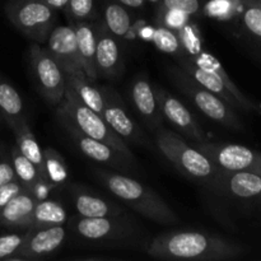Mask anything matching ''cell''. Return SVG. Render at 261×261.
<instances>
[{
    "label": "cell",
    "mask_w": 261,
    "mask_h": 261,
    "mask_svg": "<svg viewBox=\"0 0 261 261\" xmlns=\"http://www.w3.org/2000/svg\"><path fill=\"white\" fill-rule=\"evenodd\" d=\"M155 143L161 153L184 175L206 186L219 189L222 168L201 150L189 145L176 133L160 127L155 134Z\"/></svg>",
    "instance_id": "cell-3"
},
{
    "label": "cell",
    "mask_w": 261,
    "mask_h": 261,
    "mask_svg": "<svg viewBox=\"0 0 261 261\" xmlns=\"http://www.w3.org/2000/svg\"><path fill=\"white\" fill-rule=\"evenodd\" d=\"M147 254L154 259L221 261L242 256L241 245L203 231H170L158 234L147 245Z\"/></svg>",
    "instance_id": "cell-1"
},
{
    "label": "cell",
    "mask_w": 261,
    "mask_h": 261,
    "mask_svg": "<svg viewBox=\"0 0 261 261\" xmlns=\"http://www.w3.org/2000/svg\"><path fill=\"white\" fill-rule=\"evenodd\" d=\"M17 180L12 161H0V186Z\"/></svg>",
    "instance_id": "cell-38"
},
{
    "label": "cell",
    "mask_w": 261,
    "mask_h": 261,
    "mask_svg": "<svg viewBox=\"0 0 261 261\" xmlns=\"http://www.w3.org/2000/svg\"><path fill=\"white\" fill-rule=\"evenodd\" d=\"M71 22H84L94 17V0H69L65 7Z\"/></svg>",
    "instance_id": "cell-32"
},
{
    "label": "cell",
    "mask_w": 261,
    "mask_h": 261,
    "mask_svg": "<svg viewBox=\"0 0 261 261\" xmlns=\"http://www.w3.org/2000/svg\"><path fill=\"white\" fill-rule=\"evenodd\" d=\"M30 61L41 94L48 103L58 106L65 93V73L47 48L41 47L38 43L30 46Z\"/></svg>",
    "instance_id": "cell-8"
},
{
    "label": "cell",
    "mask_w": 261,
    "mask_h": 261,
    "mask_svg": "<svg viewBox=\"0 0 261 261\" xmlns=\"http://www.w3.org/2000/svg\"><path fill=\"white\" fill-rule=\"evenodd\" d=\"M71 198L76 213L84 218H98V217L122 216L124 211L103 196L97 195L87 190L83 186H71Z\"/></svg>",
    "instance_id": "cell-18"
},
{
    "label": "cell",
    "mask_w": 261,
    "mask_h": 261,
    "mask_svg": "<svg viewBox=\"0 0 261 261\" xmlns=\"http://www.w3.org/2000/svg\"><path fill=\"white\" fill-rule=\"evenodd\" d=\"M176 60H177L178 66H180L185 73H188L196 83H199L201 87H204V88H206L208 91H211L212 93L218 96L219 98L223 99V101L226 102V103H228L232 109H241L239 101H237L236 97L233 96V93L229 91L228 87L226 86V83H224L214 71L195 64L191 59H189L188 56H186V54L176 58Z\"/></svg>",
    "instance_id": "cell-16"
},
{
    "label": "cell",
    "mask_w": 261,
    "mask_h": 261,
    "mask_svg": "<svg viewBox=\"0 0 261 261\" xmlns=\"http://www.w3.org/2000/svg\"><path fill=\"white\" fill-rule=\"evenodd\" d=\"M103 25L115 37H126L133 25L126 7L115 0H107L103 5Z\"/></svg>",
    "instance_id": "cell-26"
},
{
    "label": "cell",
    "mask_w": 261,
    "mask_h": 261,
    "mask_svg": "<svg viewBox=\"0 0 261 261\" xmlns=\"http://www.w3.org/2000/svg\"><path fill=\"white\" fill-rule=\"evenodd\" d=\"M66 231L63 226L28 228L27 237L12 260H38L58 251L64 244Z\"/></svg>",
    "instance_id": "cell-10"
},
{
    "label": "cell",
    "mask_w": 261,
    "mask_h": 261,
    "mask_svg": "<svg viewBox=\"0 0 261 261\" xmlns=\"http://www.w3.org/2000/svg\"><path fill=\"white\" fill-rule=\"evenodd\" d=\"M186 56H188L189 59H191V60H193L195 64H198V65H200V66H203V68H206V69H209V70L214 71V73H216L217 75H218L219 78H221L222 81L226 83V86L228 87L229 91L233 93V96L236 97V99L239 101L241 110H245V111H254V110H257L256 105H255L254 102L250 101V99L247 98V97L245 96V94L242 93L239 88H237V86L233 83V82H232V79L229 78L228 74H227V71L224 70V68L222 66V64L219 63V61L217 60V58H214L212 54L206 53L205 50H203V48H201V50L198 51V53L191 54V55H186Z\"/></svg>",
    "instance_id": "cell-23"
},
{
    "label": "cell",
    "mask_w": 261,
    "mask_h": 261,
    "mask_svg": "<svg viewBox=\"0 0 261 261\" xmlns=\"http://www.w3.org/2000/svg\"><path fill=\"white\" fill-rule=\"evenodd\" d=\"M5 13L10 23L36 43L46 42L55 27L56 10L43 0H10Z\"/></svg>",
    "instance_id": "cell-6"
},
{
    "label": "cell",
    "mask_w": 261,
    "mask_h": 261,
    "mask_svg": "<svg viewBox=\"0 0 261 261\" xmlns=\"http://www.w3.org/2000/svg\"><path fill=\"white\" fill-rule=\"evenodd\" d=\"M37 199L27 189H23L0 211V226L27 229L32 226L33 209Z\"/></svg>",
    "instance_id": "cell-19"
},
{
    "label": "cell",
    "mask_w": 261,
    "mask_h": 261,
    "mask_svg": "<svg viewBox=\"0 0 261 261\" xmlns=\"http://www.w3.org/2000/svg\"><path fill=\"white\" fill-rule=\"evenodd\" d=\"M43 166H45L43 176L51 185L58 188V186L64 185L68 181L69 171L65 160L54 148L43 149Z\"/></svg>",
    "instance_id": "cell-28"
},
{
    "label": "cell",
    "mask_w": 261,
    "mask_h": 261,
    "mask_svg": "<svg viewBox=\"0 0 261 261\" xmlns=\"http://www.w3.org/2000/svg\"><path fill=\"white\" fill-rule=\"evenodd\" d=\"M23 185L18 180L10 181V182L4 184L0 186V211L14 198L17 194L23 190Z\"/></svg>",
    "instance_id": "cell-37"
},
{
    "label": "cell",
    "mask_w": 261,
    "mask_h": 261,
    "mask_svg": "<svg viewBox=\"0 0 261 261\" xmlns=\"http://www.w3.org/2000/svg\"><path fill=\"white\" fill-rule=\"evenodd\" d=\"M200 2L199 0H161L160 9L177 10L186 15H195L200 12Z\"/></svg>",
    "instance_id": "cell-36"
},
{
    "label": "cell",
    "mask_w": 261,
    "mask_h": 261,
    "mask_svg": "<svg viewBox=\"0 0 261 261\" xmlns=\"http://www.w3.org/2000/svg\"><path fill=\"white\" fill-rule=\"evenodd\" d=\"M71 25L75 32L82 70L89 79L96 82V79L98 78L96 68L97 24L91 23L89 20H84V22H73Z\"/></svg>",
    "instance_id": "cell-20"
},
{
    "label": "cell",
    "mask_w": 261,
    "mask_h": 261,
    "mask_svg": "<svg viewBox=\"0 0 261 261\" xmlns=\"http://www.w3.org/2000/svg\"><path fill=\"white\" fill-rule=\"evenodd\" d=\"M152 41L158 50L165 54H168V55L175 56V59L185 54L182 42H181L177 32L162 24H158L153 30Z\"/></svg>",
    "instance_id": "cell-30"
},
{
    "label": "cell",
    "mask_w": 261,
    "mask_h": 261,
    "mask_svg": "<svg viewBox=\"0 0 261 261\" xmlns=\"http://www.w3.org/2000/svg\"><path fill=\"white\" fill-rule=\"evenodd\" d=\"M12 130L15 135V143H17V148L19 149V152L24 157H27L38 168L41 175L43 176V172H45V166H43V149L40 147V143L36 139L35 134L31 130L25 117L19 120L12 127Z\"/></svg>",
    "instance_id": "cell-24"
},
{
    "label": "cell",
    "mask_w": 261,
    "mask_h": 261,
    "mask_svg": "<svg viewBox=\"0 0 261 261\" xmlns=\"http://www.w3.org/2000/svg\"><path fill=\"white\" fill-rule=\"evenodd\" d=\"M195 147L222 170L261 175V153L257 150L244 145L211 143L208 140L196 143Z\"/></svg>",
    "instance_id": "cell-9"
},
{
    "label": "cell",
    "mask_w": 261,
    "mask_h": 261,
    "mask_svg": "<svg viewBox=\"0 0 261 261\" xmlns=\"http://www.w3.org/2000/svg\"><path fill=\"white\" fill-rule=\"evenodd\" d=\"M130 97L137 112L147 122L148 126L158 129L162 124V114L152 83L144 75H138L133 81Z\"/></svg>",
    "instance_id": "cell-17"
},
{
    "label": "cell",
    "mask_w": 261,
    "mask_h": 261,
    "mask_svg": "<svg viewBox=\"0 0 261 261\" xmlns=\"http://www.w3.org/2000/svg\"><path fill=\"white\" fill-rule=\"evenodd\" d=\"M68 219L65 208L60 201L46 198L38 200L33 209L32 228L50 226H63Z\"/></svg>",
    "instance_id": "cell-25"
},
{
    "label": "cell",
    "mask_w": 261,
    "mask_h": 261,
    "mask_svg": "<svg viewBox=\"0 0 261 261\" xmlns=\"http://www.w3.org/2000/svg\"><path fill=\"white\" fill-rule=\"evenodd\" d=\"M148 3H152V4H158V3L161 2V0H147Z\"/></svg>",
    "instance_id": "cell-42"
},
{
    "label": "cell",
    "mask_w": 261,
    "mask_h": 261,
    "mask_svg": "<svg viewBox=\"0 0 261 261\" xmlns=\"http://www.w3.org/2000/svg\"><path fill=\"white\" fill-rule=\"evenodd\" d=\"M115 2L120 3L126 8H132V9H144L145 4H147V0H115Z\"/></svg>",
    "instance_id": "cell-39"
},
{
    "label": "cell",
    "mask_w": 261,
    "mask_h": 261,
    "mask_svg": "<svg viewBox=\"0 0 261 261\" xmlns=\"http://www.w3.org/2000/svg\"><path fill=\"white\" fill-rule=\"evenodd\" d=\"M154 89L155 98H157L158 106H160L161 114L181 133L189 137L190 139L195 140L196 143L205 142L206 135L200 129L196 120L194 119L193 114L189 111L188 107L182 103L178 98L167 92L161 87H153Z\"/></svg>",
    "instance_id": "cell-12"
},
{
    "label": "cell",
    "mask_w": 261,
    "mask_h": 261,
    "mask_svg": "<svg viewBox=\"0 0 261 261\" xmlns=\"http://www.w3.org/2000/svg\"><path fill=\"white\" fill-rule=\"evenodd\" d=\"M66 83L73 88L76 96L89 109L93 110L102 116L103 112V96H102L101 87L96 86L94 81L89 79L82 69L65 74Z\"/></svg>",
    "instance_id": "cell-22"
},
{
    "label": "cell",
    "mask_w": 261,
    "mask_h": 261,
    "mask_svg": "<svg viewBox=\"0 0 261 261\" xmlns=\"http://www.w3.org/2000/svg\"><path fill=\"white\" fill-rule=\"evenodd\" d=\"M241 18L245 27H246V30L261 40V9L260 8L254 7V5L245 4L244 10H242L241 13Z\"/></svg>",
    "instance_id": "cell-35"
},
{
    "label": "cell",
    "mask_w": 261,
    "mask_h": 261,
    "mask_svg": "<svg viewBox=\"0 0 261 261\" xmlns=\"http://www.w3.org/2000/svg\"><path fill=\"white\" fill-rule=\"evenodd\" d=\"M168 73L176 87L180 88L181 92L193 102L194 106L205 116L231 129L241 130L244 127L234 112V109H232L218 96L196 83L180 66H168Z\"/></svg>",
    "instance_id": "cell-5"
},
{
    "label": "cell",
    "mask_w": 261,
    "mask_h": 261,
    "mask_svg": "<svg viewBox=\"0 0 261 261\" xmlns=\"http://www.w3.org/2000/svg\"><path fill=\"white\" fill-rule=\"evenodd\" d=\"M58 119L60 121V124L64 126V129L70 135L74 144L78 147V149L87 158H89L92 161H96L98 163H102V165L110 166L112 168H116V170H125V168L132 167L133 163L130 161H127L125 157H122L114 148L99 142V140L93 139V138L87 137L86 134H83L81 130L76 129L74 126V124H71L65 117L58 115Z\"/></svg>",
    "instance_id": "cell-11"
},
{
    "label": "cell",
    "mask_w": 261,
    "mask_h": 261,
    "mask_svg": "<svg viewBox=\"0 0 261 261\" xmlns=\"http://www.w3.org/2000/svg\"><path fill=\"white\" fill-rule=\"evenodd\" d=\"M219 189L226 190L236 198L261 201V175L222 170Z\"/></svg>",
    "instance_id": "cell-21"
},
{
    "label": "cell",
    "mask_w": 261,
    "mask_h": 261,
    "mask_svg": "<svg viewBox=\"0 0 261 261\" xmlns=\"http://www.w3.org/2000/svg\"><path fill=\"white\" fill-rule=\"evenodd\" d=\"M245 4L254 5V7H257L261 9V0H244Z\"/></svg>",
    "instance_id": "cell-41"
},
{
    "label": "cell",
    "mask_w": 261,
    "mask_h": 261,
    "mask_svg": "<svg viewBox=\"0 0 261 261\" xmlns=\"http://www.w3.org/2000/svg\"><path fill=\"white\" fill-rule=\"evenodd\" d=\"M73 231L81 239L93 244H114L130 240L139 233L137 224L122 216L84 218L73 222Z\"/></svg>",
    "instance_id": "cell-7"
},
{
    "label": "cell",
    "mask_w": 261,
    "mask_h": 261,
    "mask_svg": "<svg viewBox=\"0 0 261 261\" xmlns=\"http://www.w3.org/2000/svg\"><path fill=\"white\" fill-rule=\"evenodd\" d=\"M28 228L22 233H9L0 236V260H9L17 254L27 237Z\"/></svg>",
    "instance_id": "cell-33"
},
{
    "label": "cell",
    "mask_w": 261,
    "mask_h": 261,
    "mask_svg": "<svg viewBox=\"0 0 261 261\" xmlns=\"http://www.w3.org/2000/svg\"><path fill=\"white\" fill-rule=\"evenodd\" d=\"M96 68L98 76L114 79L122 71L121 48L116 37L107 30L103 23L97 24Z\"/></svg>",
    "instance_id": "cell-15"
},
{
    "label": "cell",
    "mask_w": 261,
    "mask_h": 261,
    "mask_svg": "<svg viewBox=\"0 0 261 261\" xmlns=\"http://www.w3.org/2000/svg\"><path fill=\"white\" fill-rule=\"evenodd\" d=\"M43 2H45L48 7L53 8L54 10H61V9H65L69 0H43Z\"/></svg>",
    "instance_id": "cell-40"
},
{
    "label": "cell",
    "mask_w": 261,
    "mask_h": 261,
    "mask_svg": "<svg viewBox=\"0 0 261 261\" xmlns=\"http://www.w3.org/2000/svg\"><path fill=\"white\" fill-rule=\"evenodd\" d=\"M0 112L10 127L14 126L19 120L24 119L20 94L2 75H0Z\"/></svg>",
    "instance_id": "cell-27"
},
{
    "label": "cell",
    "mask_w": 261,
    "mask_h": 261,
    "mask_svg": "<svg viewBox=\"0 0 261 261\" xmlns=\"http://www.w3.org/2000/svg\"><path fill=\"white\" fill-rule=\"evenodd\" d=\"M10 161L14 167L15 175H17V180L23 185V188L31 190L35 184H37L41 178H45L38 168L28 160L27 157L19 152L17 147L12 149V154H10Z\"/></svg>",
    "instance_id": "cell-29"
},
{
    "label": "cell",
    "mask_w": 261,
    "mask_h": 261,
    "mask_svg": "<svg viewBox=\"0 0 261 261\" xmlns=\"http://www.w3.org/2000/svg\"><path fill=\"white\" fill-rule=\"evenodd\" d=\"M244 8V0H211L205 5V13L211 18L226 20L242 13Z\"/></svg>",
    "instance_id": "cell-31"
},
{
    "label": "cell",
    "mask_w": 261,
    "mask_h": 261,
    "mask_svg": "<svg viewBox=\"0 0 261 261\" xmlns=\"http://www.w3.org/2000/svg\"><path fill=\"white\" fill-rule=\"evenodd\" d=\"M158 24H162L170 30L177 32L190 19V15H186L177 10H167L158 8Z\"/></svg>",
    "instance_id": "cell-34"
},
{
    "label": "cell",
    "mask_w": 261,
    "mask_h": 261,
    "mask_svg": "<svg viewBox=\"0 0 261 261\" xmlns=\"http://www.w3.org/2000/svg\"><path fill=\"white\" fill-rule=\"evenodd\" d=\"M58 106V115L68 119L83 134L110 145L127 161L132 163L135 162L134 155L125 140L110 127L101 115L86 106L68 83H66L63 101Z\"/></svg>",
    "instance_id": "cell-4"
},
{
    "label": "cell",
    "mask_w": 261,
    "mask_h": 261,
    "mask_svg": "<svg viewBox=\"0 0 261 261\" xmlns=\"http://www.w3.org/2000/svg\"><path fill=\"white\" fill-rule=\"evenodd\" d=\"M47 51L65 74L82 69L73 25H55L48 35Z\"/></svg>",
    "instance_id": "cell-14"
},
{
    "label": "cell",
    "mask_w": 261,
    "mask_h": 261,
    "mask_svg": "<svg viewBox=\"0 0 261 261\" xmlns=\"http://www.w3.org/2000/svg\"><path fill=\"white\" fill-rule=\"evenodd\" d=\"M103 96V112L102 117L112 130L124 140L142 142V132L127 114L126 106L120 94L111 87H101Z\"/></svg>",
    "instance_id": "cell-13"
},
{
    "label": "cell",
    "mask_w": 261,
    "mask_h": 261,
    "mask_svg": "<svg viewBox=\"0 0 261 261\" xmlns=\"http://www.w3.org/2000/svg\"><path fill=\"white\" fill-rule=\"evenodd\" d=\"M99 182L119 200L157 223L176 224L178 217L170 205L150 188L135 178L112 171H94Z\"/></svg>",
    "instance_id": "cell-2"
}]
</instances>
